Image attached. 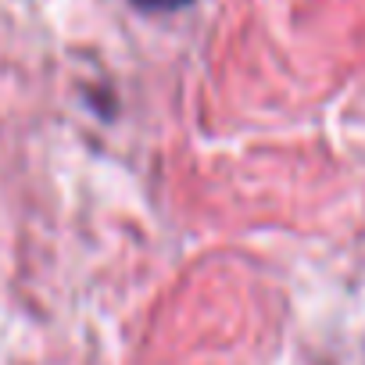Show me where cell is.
<instances>
[{
    "label": "cell",
    "mask_w": 365,
    "mask_h": 365,
    "mask_svg": "<svg viewBox=\"0 0 365 365\" xmlns=\"http://www.w3.org/2000/svg\"><path fill=\"white\" fill-rule=\"evenodd\" d=\"M140 11H175V8H187L190 0H133Z\"/></svg>",
    "instance_id": "cell-1"
}]
</instances>
